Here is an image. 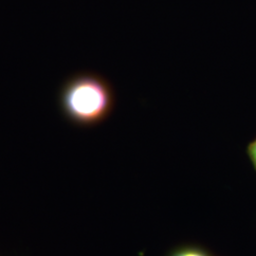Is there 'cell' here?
Returning a JSON list of instances; mask_svg holds the SVG:
<instances>
[{
  "mask_svg": "<svg viewBox=\"0 0 256 256\" xmlns=\"http://www.w3.org/2000/svg\"><path fill=\"white\" fill-rule=\"evenodd\" d=\"M115 104L113 86L98 74H75L64 82L59 93L63 116L80 128H92L104 122L112 114Z\"/></svg>",
  "mask_w": 256,
  "mask_h": 256,
  "instance_id": "6da1fadb",
  "label": "cell"
},
{
  "mask_svg": "<svg viewBox=\"0 0 256 256\" xmlns=\"http://www.w3.org/2000/svg\"><path fill=\"white\" fill-rule=\"evenodd\" d=\"M168 256H212L210 252L200 246L186 245L176 248Z\"/></svg>",
  "mask_w": 256,
  "mask_h": 256,
  "instance_id": "7a4b0ae2",
  "label": "cell"
},
{
  "mask_svg": "<svg viewBox=\"0 0 256 256\" xmlns=\"http://www.w3.org/2000/svg\"><path fill=\"white\" fill-rule=\"evenodd\" d=\"M247 155L256 172V138L248 144Z\"/></svg>",
  "mask_w": 256,
  "mask_h": 256,
  "instance_id": "3957f363",
  "label": "cell"
}]
</instances>
